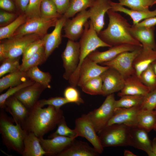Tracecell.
I'll use <instances>...</instances> for the list:
<instances>
[{"instance_id":"cell-3","label":"cell","mask_w":156,"mask_h":156,"mask_svg":"<svg viewBox=\"0 0 156 156\" xmlns=\"http://www.w3.org/2000/svg\"><path fill=\"white\" fill-rule=\"evenodd\" d=\"M4 109L0 111V133L3 144L9 151H12L22 155L23 141L27 132L21 125L15 122L12 118L8 116Z\"/></svg>"},{"instance_id":"cell-21","label":"cell","mask_w":156,"mask_h":156,"mask_svg":"<svg viewBox=\"0 0 156 156\" xmlns=\"http://www.w3.org/2000/svg\"><path fill=\"white\" fill-rule=\"evenodd\" d=\"M66 19L62 15L57 21L52 31L50 33L47 34L43 37V46L47 60L62 42V30Z\"/></svg>"},{"instance_id":"cell-30","label":"cell","mask_w":156,"mask_h":156,"mask_svg":"<svg viewBox=\"0 0 156 156\" xmlns=\"http://www.w3.org/2000/svg\"><path fill=\"white\" fill-rule=\"evenodd\" d=\"M156 124V110L141 109L138 118L137 126L149 132Z\"/></svg>"},{"instance_id":"cell-52","label":"cell","mask_w":156,"mask_h":156,"mask_svg":"<svg viewBox=\"0 0 156 156\" xmlns=\"http://www.w3.org/2000/svg\"><path fill=\"white\" fill-rule=\"evenodd\" d=\"M16 6L20 10L25 12L29 2V0H13Z\"/></svg>"},{"instance_id":"cell-20","label":"cell","mask_w":156,"mask_h":156,"mask_svg":"<svg viewBox=\"0 0 156 156\" xmlns=\"http://www.w3.org/2000/svg\"><path fill=\"white\" fill-rule=\"evenodd\" d=\"M155 30V26L136 27L132 25L129 31L132 36L141 43L143 49L156 51Z\"/></svg>"},{"instance_id":"cell-2","label":"cell","mask_w":156,"mask_h":156,"mask_svg":"<svg viewBox=\"0 0 156 156\" xmlns=\"http://www.w3.org/2000/svg\"><path fill=\"white\" fill-rule=\"evenodd\" d=\"M106 13L109 18L108 26L98 34L104 42L111 47L123 44L142 47L141 43L130 33L129 29L131 25L125 18L111 9Z\"/></svg>"},{"instance_id":"cell-26","label":"cell","mask_w":156,"mask_h":156,"mask_svg":"<svg viewBox=\"0 0 156 156\" xmlns=\"http://www.w3.org/2000/svg\"><path fill=\"white\" fill-rule=\"evenodd\" d=\"M23 156H43L46 153L41 146L39 138L34 133L28 132L23 141Z\"/></svg>"},{"instance_id":"cell-57","label":"cell","mask_w":156,"mask_h":156,"mask_svg":"<svg viewBox=\"0 0 156 156\" xmlns=\"http://www.w3.org/2000/svg\"><path fill=\"white\" fill-rule=\"evenodd\" d=\"M155 110H156V108H155Z\"/></svg>"},{"instance_id":"cell-19","label":"cell","mask_w":156,"mask_h":156,"mask_svg":"<svg viewBox=\"0 0 156 156\" xmlns=\"http://www.w3.org/2000/svg\"><path fill=\"white\" fill-rule=\"evenodd\" d=\"M109 68L107 66L99 65L87 56L80 66L77 86L80 87L88 80L100 76Z\"/></svg>"},{"instance_id":"cell-54","label":"cell","mask_w":156,"mask_h":156,"mask_svg":"<svg viewBox=\"0 0 156 156\" xmlns=\"http://www.w3.org/2000/svg\"><path fill=\"white\" fill-rule=\"evenodd\" d=\"M125 156H136L137 155L133 154L132 152L128 150H125L124 153Z\"/></svg>"},{"instance_id":"cell-17","label":"cell","mask_w":156,"mask_h":156,"mask_svg":"<svg viewBox=\"0 0 156 156\" xmlns=\"http://www.w3.org/2000/svg\"><path fill=\"white\" fill-rule=\"evenodd\" d=\"M109 1L95 0L89 10L90 20L98 34L104 27L105 14L111 9Z\"/></svg>"},{"instance_id":"cell-14","label":"cell","mask_w":156,"mask_h":156,"mask_svg":"<svg viewBox=\"0 0 156 156\" xmlns=\"http://www.w3.org/2000/svg\"><path fill=\"white\" fill-rule=\"evenodd\" d=\"M141 106L115 108L114 114L107 126L114 124H123L129 127L137 126L138 116L142 109Z\"/></svg>"},{"instance_id":"cell-39","label":"cell","mask_w":156,"mask_h":156,"mask_svg":"<svg viewBox=\"0 0 156 156\" xmlns=\"http://www.w3.org/2000/svg\"><path fill=\"white\" fill-rule=\"evenodd\" d=\"M20 57L14 58H8L1 62L0 66V77L8 73H11L20 70Z\"/></svg>"},{"instance_id":"cell-49","label":"cell","mask_w":156,"mask_h":156,"mask_svg":"<svg viewBox=\"0 0 156 156\" xmlns=\"http://www.w3.org/2000/svg\"><path fill=\"white\" fill-rule=\"evenodd\" d=\"M16 14L5 11H1L0 12V25L7 24L13 21L16 18Z\"/></svg>"},{"instance_id":"cell-11","label":"cell","mask_w":156,"mask_h":156,"mask_svg":"<svg viewBox=\"0 0 156 156\" xmlns=\"http://www.w3.org/2000/svg\"><path fill=\"white\" fill-rule=\"evenodd\" d=\"M75 125L74 129L78 136L85 138L99 153H102L104 148L94 127L87 114H83L77 118L75 121Z\"/></svg>"},{"instance_id":"cell-48","label":"cell","mask_w":156,"mask_h":156,"mask_svg":"<svg viewBox=\"0 0 156 156\" xmlns=\"http://www.w3.org/2000/svg\"><path fill=\"white\" fill-rule=\"evenodd\" d=\"M56 6L58 12L60 14H64L68 10L70 0H51Z\"/></svg>"},{"instance_id":"cell-16","label":"cell","mask_w":156,"mask_h":156,"mask_svg":"<svg viewBox=\"0 0 156 156\" xmlns=\"http://www.w3.org/2000/svg\"><path fill=\"white\" fill-rule=\"evenodd\" d=\"M142 47L130 44H123L112 47L108 50L104 51L95 50L90 53L88 57L96 63L101 64L112 60L122 53L133 51Z\"/></svg>"},{"instance_id":"cell-47","label":"cell","mask_w":156,"mask_h":156,"mask_svg":"<svg viewBox=\"0 0 156 156\" xmlns=\"http://www.w3.org/2000/svg\"><path fill=\"white\" fill-rule=\"evenodd\" d=\"M142 109L154 110L156 108V89L144 96L141 106Z\"/></svg>"},{"instance_id":"cell-44","label":"cell","mask_w":156,"mask_h":156,"mask_svg":"<svg viewBox=\"0 0 156 156\" xmlns=\"http://www.w3.org/2000/svg\"><path fill=\"white\" fill-rule=\"evenodd\" d=\"M44 40L43 37L29 45L22 55V62L26 61L36 53L44 45Z\"/></svg>"},{"instance_id":"cell-46","label":"cell","mask_w":156,"mask_h":156,"mask_svg":"<svg viewBox=\"0 0 156 156\" xmlns=\"http://www.w3.org/2000/svg\"><path fill=\"white\" fill-rule=\"evenodd\" d=\"M42 0H29L25 13L28 18L41 16L40 6Z\"/></svg>"},{"instance_id":"cell-6","label":"cell","mask_w":156,"mask_h":156,"mask_svg":"<svg viewBox=\"0 0 156 156\" xmlns=\"http://www.w3.org/2000/svg\"><path fill=\"white\" fill-rule=\"evenodd\" d=\"M59 18H48L41 16L28 18L26 21L17 29L11 38L32 34H38L43 37L47 34L49 28L55 26Z\"/></svg>"},{"instance_id":"cell-12","label":"cell","mask_w":156,"mask_h":156,"mask_svg":"<svg viewBox=\"0 0 156 156\" xmlns=\"http://www.w3.org/2000/svg\"><path fill=\"white\" fill-rule=\"evenodd\" d=\"M90 17L89 10H85L79 12L71 19H67L63 27L65 34L63 37L77 41L82 35L83 27Z\"/></svg>"},{"instance_id":"cell-40","label":"cell","mask_w":156,"mask_h":156,"mask_svg":"<svg viewBox=\"0 0 156 156\" xmlns=\"http://www.w3.org/2000/svg\"><path fill=\"white\" fill-rule=\"evenodd\" d=\"M41 16L45 18H60L62 16L57 12V8L51 0H42L40 6Z\"/></svg>"},{"instance_id":"cell-37","label":"cell","mask_w":156,"mask_h":156,"mask_svg":"<svg viewBox=\"0 0 156 156\" xmlns=\"http://www.w3.org/2000/svg\"><path fill=\"white\" fill-rule=\"evenodd\" d=\"M144 96L137 95H125L121 97L118 100H115L116 108H130L142 105Z\"/></svg>"},{"instance_id":"cell-56","label":"cell","mask_w":156,"mask_h":156,"mask_svg":"<svg viewBox=\"0 0 156 156\" xmlns=\"http://www.w3.org/2000/svg\"><path fill=\"white\" fill-rule=\"evenodd\" d=\"M153 130L156 132V124L154 127Z\"/></svg>"},{"instance_id":"cell-34","label":"cell","mask_w":156,"mask_h":156,"mask_svg":"<svg viewBox=\"0 0 156 156\" xmlns=\"http://www.w3.org/2000/svg\"><path fill=\"white\" fill-rule=\"evenodd\" d=\"M95 0H70L68 8L63 16L66 19L90 7Z\"/></svg>"},{"instance_id":"cell-31","label":"cell","mask_w":156,"mask_h":156,"mask_svg":"<svg viewBox=\"0 0 156 156\" xmlns=\"http://www.w3.org/2000/svg\"><path fill=\"white\" fill-rule=\"evenodd\" d=\"M26 72L29 79L40 84L46 89L51 88L50 83L52 77L49 72L42 71L38 66L30 68Z\"/></svg>"},{"instance_id":"cell-43","label":"cell","mask_w":156,"mask_h":156,"mask_svg":"<svg viewBox=\"0 0 156 156\" xmlns=\"http://www.w3.org/2000/svg\"><path fill=\"white\" fill-rule=\"evenodd\" d=\"M64 95L69 103H75L80 105L84 102L75 87L71 86L66 88L64 91Z\"/></svg>"},{"instance_id":"cell-8","label":"cell","mask_w":156,"mask_h":156,"mask_svg":"<svg viewBox=\"0 0 156 156\" xmlns=\"http://www.w3.org/2000/svg\"><path fill=\"white\" fill-rule=\"evenodd\" d=\"M142 49V47L133 51L123 52L112 60L101 64L116 70L125 78L135 74L133 62Z\"/></svg>"},{"instance_id":"cell-29","label":"cell","mask_w":156,"mask_h":156,"mask_svg":"<svg viewBox=\"0 0 156 156\" xmlns=\"http://www.w3.org/2000/svg\"><path fill=\"white\" fill-rule=\"evenodd\" d=\"M27 78L28 77L27 72L21 70L3 76L0 79V93L9 88L22 83L27 80Z\"/></svg>"},{"instance_id":"cell-28","label":"cell","mask_w":156,"mask_h":156,"mask_svg":"<svg viewBox=\"0 0 156 156\" xmlns=\"http://www.w3.org/2000/svg\"><path fill=\"white\" fill-rule=\"evenodd\" d=\"M156 60V51L142 49L133 62V66L135 74L140 78L142 73Z\"/></svg>"},{"instance_id":"cell-36","label":"cell","mask_w":156,"mask_h":156,"mask_svg":"<svg viewBox=\"0 0 156 156\" xmlns=\"http://www.w3.org/2000/svg\"><path fill=\"white\" fill-rule=\"evenodd\" d=\"M120 5L138 11H146L156 4V0H118Z\"/></svg>"},{"instance_id":"cell-24","label":"cell","mask_w":156,"mask_h":156,"mask_svg":"<svg viewBox=\"0 0 156 156\" xmlns=\"http://www.w3.org/2000/svg\"><path fill=\"white\" fill-rule=\"evenodd\" d=\"M150 92L149 88L134 74L125 78L124 86L117 95L120 97L128 95L145 96Z\"/></svg>"},{"instance_id":"cell-32","label":"cell","mask_w":156,"mask_h":156,"mask_svg":"<svg viewBox=\"0 0 156 156\" xmlns=\"http://www.w3.org/2000/svg\"><path fill=\"white\" fill-rule=\"evenodd\" d=\"M28 17L25 13L19 15L7 25L0 28V39L11 38L15 31L27 21Z\"/></svg>"},{"instance_id":"cell-55","label":"cell","mask_w":156,"mask_h":156,"mask_svg":"<svg viewBox=\"0 0 156 156\" xmlns=\"http://www.w3.org/2000/svg\"><path fill=\"white\" fill-rule=\"evenodd\" d=\"M151 65L154 72L156 75V60L151 64Z\"/></svg>"},{"instance_id":"cell-10","label":"cell","mask_w":156,"mask_h":156,"mask_svg":"<svg viewBox=\"0 0 156 156\" xmlns=\"http://www.w3.org/2000/svg\"><path fill=\"white\" fill-rule=\"evenodd\" d=\"M80 45L79 42L68 39L61 55L65 69L63 77L68 80L77 70L79 61Z\"/></svg>"},{"instance_id":"cell-4","label":"cell","mask_w":156,"mask_h":156,"mask_svg":"<svg viewBox=\"0 0 156 156\" xmlns=\"http://www.w3.org/2000/svg\"><path fill=\"white\" fill-rule=\"evenodd\" d=\"M130 127L123 124H114L106 126L98 133L104 148L129 146Z\"/></svg>"},{"instance_id":"cell-13","label":"cell","mask_w":156,"mask_h":156,"mask_svg":"<svg viewBox=\"0 0 156 156\" xmlns=\"http://www.w3.org/2000/svg\"><path fill=\"white\" fill-rule=\"evenodd\" d=\"M103 81V96L120 91L123 88L125 78L116 70L109 68L100 75Z\"/></svg>"},{"instance_id":"cell-27","label":"cell","mask_w":156,"mask_h":156,"mask_svg":"<svg viewBox=\"0 0 156 156\" xmlns=\"http://www.w3.org/2000/svg\"><path fill=\"white\" fill-rule=\"evenodd\" d=\"M109 3L112 10L122 12L129 16L132 20L133 25L136 24L142 20L156 16V8L153 11H135L126 8L118 3L114 2L110 0Z\"/></svg>"},{"instance_id":"cell-41","label":"cell","mask_w":156,"mask_h":156,"mask_svg":"<svg viewBox=\"0 0 156 156\" xmlns=\"http://www.w3.org/2000/svg\"><path fill=\"white\" fill-rule=\"evenodd\" d=\"M140 79L150 91L156 89V75L151 64L142 73Z\"/></svg>"},{"instance_id":"cell-15","label":"cell","mask_w":156,"mask_h":156,"mask_svg":"<svg viewBox=\"0 0 156 156\" xmlns=\"http://www.w3.org/2000/svg\"><path fill=\"white\" fill-rule=\"evenodd\" d=\"M148 133L137 126L130 127L129 146L144 151L149 156H155Z\"/></svg>"},{"instance_id":"cell-1","label":"cell","mask_w":156,"mask_h":156,"mask_svg":"<svg viewBox=\"0 0 156 156\" xmlns=\"http://www.w3.org/2000/svg\"><path fill=\"white\" fill-rule=\"evenodd\" d=\"M42 107L37 102L29 110L27 117L22 126L27 132L33 133L39 138L53 130L64 116L61 109H57L53 106Z\"/></svg>"},{"instance_id":"cell-53","label":"cell","mask_w":156,"mask_h":156,"mask_svg":"<svg viewBox=\"0 0 156 156\" xmlns=\"http://www.w3.org/2000/svg\"><path fill=\"white\" fill-rule=\"evenodd\" d=\"M152 150L155 156H156V137L152 141Z\"/></svg>"},{"instance_id":"cell-35","label":"cell","mask_w":156,"mask_h":156,"mask_svg":"<svg viewBox=\"0 0 156 156\" xmlns=\"http://www.w3.org/2000/svg\"><path fill=\"white\" fill-rule=\"evenodd\" d=\"M103 81L100 76L86 82L80 88L84 92L91 95H103Z\"/></svg>"},{"instance_id":"cell-22","label":"cell","mask_w":156,"mask_h":156,"mask_svg":"<svg viewBox=\"0 0 156 156\" xmlns=\"http://www.w3.org/2000/svg\"><path fill=\"white\" fill-rule=\"evenodd\" d=\"M40 144L46 155H57L66 149L75 139L58 136L51 138H39Z\"/></svg>"},{"instance_id":"cell-33","label":"cell","mask_w":156,"mask_h":156,"mask_svg":"<svg viewBox=\"0 0 156 156\" xmlns=\"http://www.w3.org/2000/svg\"><path fill=\"white\" fill-rule=\"evenodd\" d=\"M47 60L44 46L34 55L20 64V70L26 72L30 68L43 64Z\"/></svg>"},{"instance_id":"cell-42","label":"cell","mask_w":156,"mask_h":156,"mask_svg":"<svg viewBox=\"0 0 156 156\" xmlns=\"http://www.w3.org/2000/svg\"><path fill=\"white\" fill-rule=\"evenodd\" d=\"M35 82L29 79L17 86L10 87L5 92L0 95V107L4 109L5 104L6 100L10 97L14 95L22 89L31 85Z\"/></svg>"},{"instance_id":"cell-25","label":"cell","mask_w":156,"mask_h":156,"mask_svg":"<svg viewBox=\"0 0 156 156\" xmlns=\"http://www.w3.org/2000/svg\"><path fill=\"white\" fill-rule=\"evenodd\" d=\"M99 154L87 143L75 139L66 149L57 156H97Z\"/></svg>"},{"instance_id":"cell-18","label":"cell","mask_w":156,"mask_h":156,"mask_svg":"<svg viewBox=\"0 0 156 156\" xmlns=\"http://www.w3.org/2000/svg\"><path fill=\"white\" fill-rule=\"evenodd\" d=\"M45 89L40 84L35 82L22 89L13 95L29 110L38 102L41 94Z\"/></svg>"},{"instance_id":"cell-51","label":"cell","mask_w":156,"mask_h":156,"mask_svg":"<svg viewBox=\"0 0 156 156\" xmlns=\"http://www.w3.org/2000/svg\"><path fill=\"white\" fill-rule=\"evenodd\" d=\"M156 25V16L148 18L143 20L135 25H132L136 27H151Z\"/></svg>"},{"instance_id":"cell-45","label":"cell","mask_w":156,"mask_h":156,"mask_svg":"<svg viewBox=\"0 0 156 156\" xmlns=\"http://www.w3.org/2000/svg\"><path fill=\"white\" fill-rule=\"evenodd\" d=\"M38 102L41 107L46 105H51L57 109H60V107L63 105L69 103L64 97L60 96L51 97L47 99H41L38 100Z\"/></svg>"},{"instance_id":"cell-38","label":"cell","mask_w":156,"mask_h":156,"mask_svg":"<svg viewBox=\"0 0 156 156\" xmlns=\"http://www.w3.org/2000/svg\"><path fill=\"white\" fill-rule=\"evenodd\" d=\"M57 126L56 130L48 136L49 138L58 136H64L73 139L78 137L75 129H71L67 126L64 116L58 123Z\"/></svg>"},{"instance_id":"cell-23","label":"cell","mask_w":156,"mask_h":156,"mask_svg":"<svg viewBox=\"0 0 156 156\" xmlns=\"http://www.w3.org/2000/svg\"><path fill=\"white\" fill-rule=\"evenodd\" d=\"M4 109L12 116L15 123L22 127L26 119L29 110L15 96L13 95L6 100Z\"/></svg>"},{"instance_id":"cell-50","label":"cell","mask_w":156,"mask_h":156,"mask_svg":"<svg viewBox=\"0 0 156 156\" xmlns=\"http://www.w3.org/2000/svg\"><path fill=\"white\" fill-rule=\"evenodd\" d=\"M15 5L13 0H0V8L8 11L14 10Z\"/></svg>"},{"instance_id":"cell-9","label":"cell","mask_w":156,"mask_h":156,"mask_svg":"<svg viewBox=\"0 0 156 156\" xmlns=\"http://www.w3.org/2000/svg\"><path fill=\"white\" fill-rule=\"evenodd\" d=\"M84 27L83 33L79 42L81 55L87 56L98 48L111 47L100 38L90 20L86 22Z\"/></svg>"},{"instance_id":"cell-7","label":"cell","mask_w":156,"mask_h":156,"mask_svg":"<svg viewBox=\"0 0 156 156\" xmlns=\"http://www.w3.org/2000/svg\"><path fill=\"white\" fill-rule=\"evenodd\" d=\"M115 101L114 94H109L99 107L87 114L97 133L107 126L112 117L115 109Z\"/></svg>"},{"instance_id":"cell-5","label":"cell","mask_w":156,"mask_h":156,"mask_svg":"<svg viewBox=\"0 0 156 156\" xmlns=\"http://www.w3.org/2000/svg\"><path fill=\"white\" fill-rule=\"evenodd\" d=\"M42 38L38 34H32L10 38L1 42L0 44V62L6 58L20 57L29 45Z\"/></svg>"}]
</instances>
